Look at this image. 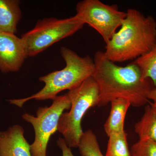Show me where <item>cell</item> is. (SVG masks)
I'll return each instance as SVG.
<instances>
[{
  "instance_id": "cell-1",
  "label": "cell",
  "mask_w": 156,
  "mask_h": 156,
  "mask_svg": "<svg viewBox=\"0 0 156 156\" xmlns=\"http://www.w3.org/2000/svg\"><path fill=\"white\" fill-rule=\"evenodd\" d=\"M93 60L95 69L92 76L99 92L97 106H105L118 98L127 99L135 107L148 102V95L154 86L150 79L142 80L139 69L132 62L119 66L100 51L95 53Z\"/></svg>"
},
{
  "instance_id": "cell-2",
  "label": "cell",
  "mask_w": 156,
  "mask_h": 156,
  "mask_svg": "<svg viewBox=\"0 0 156 156\" xmlns=\"http://www.w3.org/2000/svg\"><path fill=\"white\" fill-rule=\"evenodd\" d=\"M156 45V21L134 9H128L119 31L106 44L104 52L114 62L135 60Z\"/></svg>"
},
{
  "instance_id": "cell-3",
  "label": "cell",
  "mask_w": 156,
  "mask_h": 156,
  "mask_svg": "<svg viewBox=\"0 0 156 156\" xmlns=\"http://www.w3.org/2000/svg\"><path fill=\"white\" fill-rule=\"evenodd\" d=\"M60 53L66 64L63 69L39 78V80L44 83L45 85L38 92L25 98L10 99L9 103L21 108L27 101L32 99L53 100L59 92L76 88L93 75L95 63L90 56L82 57L69 48L63 47H61Z\"/></svg>"
},
{
  "instance_id": "cell-4",
  "label": "cell",
  "mask_w": 156,
  "mask_h": 156,
  "mask_svg": "<svg viewBox=\"0 0 156 156\" xmlns=\"http://www.w3.org/2000/svg\"><path fill=\"white\" fill-rule=\"evenodd\" d=\"M67 93L71 106L69 112H63L61 115L57 131L62 134L69 147L78 148L84 132L81 122L89 109L97 106L99 89L94 78L91 76Z\"/></svg>"
},
{
  "instance_id": "cell-5",
  "label": "cell",
  "mask_w": 156,
  "mask_h": 156,
  "mask_svg": "<svg viewBox=\"0 0 156 156\" xmlns=\"http://www.w3.org/2000/svg\"><path fill=\"white\" fill-rule=\"evenodd\" d=\"M85 23L76 15L66 19L44 18L21 37L27 56L33 57L62 39L71 36Z\"/></svg>"
},
{
  "instance_id": "cell-6",
  "label": "cell",
  "mask_w": 156,
  "mask_h": 156,
  "mask_svg": "<svg viewBox=\"0 0 156 156\" xmlns=\"http://www.w3.org/2000/svg\"><path fill=\"white\" fill-rule=\"evenodd\" d=\"M71 106L70 98L67 93L56 96L50 106L39 107L36 116L27 113L23 115V119L30 123L34 131V140L30 145L32 156H47L50 137L57 131L61 115Z\"/></svg>"
},
{
  "instance_id": "cell-7",
  "label": "cell",
  "mask_w": 156,
  "mask_h": 156,
  "mask_svg": "<svg viewBox=\"0 0 156 156\" xmlns=\"http://www.w3.org/2000/svg\"><path fill=\"white\" fill-rule=\"evenodd\" d=\"M76 16L94 29L105 44L122 25L126 12L120 11L115 5H108L99 0H84L76 6Z\"/></svg>"
},
{
  "instance_id": "cell-8",
  "label": "cell",
  "mask_w": 156,
  "mask_h": 156,
  "mask_svg": "<svg viewBox=\"0 0 156 156\" xmlns=\"http://www.w3.org/2000/svg\"><path fill=\"white\" fill-rule=\"evenodd\" d=\"M28 57L21 38L0 33V70L4 73L19 71Z\"/></svg>"
},
{
  "instance_id": "cell-9",
  "label": "cell",
  "mask_w": 156,
  "mask_h": 156,
  "mask_svg": "<svg viewBox=\"0 0 156 156\" xmlns=\"http://www.w3.org/2000/svg\"><path fill=\"white\" fill-rule=\"evenodd\" d=\"M22 126L15 125L0 131V156H32Z\"/></svg>"
},
{
  "instance_id": "cell-10",
  "label": "cell",
  "mask_w": 156,
  "mask_h": 156,
  "mask_svg": "<svg viewBox=\"0 0 156 156\" xmlns=\"http://www.w3.org/2000/svg\"><path fill=\"white\" fill-rule=\"evenodd\" d=\"M18 0H0V33L15 34L22 17Z\"/></svg>"
},
{
  "instance_id": "cell-11",
  "label": "cell",
  "mask_w": 156,
  "mask_h": 156,
  "mask_svg": "<svg viewBox=\"0 0 156 156\" xmlns=\"http://www.w3.org/2000/svg\"><path fill=\"white\" fill-rule=\"evenodd\" d=\"M110 103V112L104 126L108 136L113 133L125 131L124 123L126 113L131 105L129 101L123 98L114 99Z\"/></svg>"
},
{
  "instance_id": "cell-12",
  "label": "cell",
  "mask_w": 156,
  "mask_h": 156,
  "mask_svg": "<svg viewBox=\"0 0 156 156\" xmlns=\"http://www.w3.org/2000/svg\"><path fill=\"white\" fill-rule=\"evenodd\" d=\"M134 131L139 139L156 141V112L150 105L145 107L144 113L134 126Z\"/></svg>"
},
{
  "instance_id": "cell-13",
  "label": "cell",
  "mask_w": 156,
  "mask_h": 156,
  "mask_svg": "<svg viewBox=\"0 0 156 156\" xmlns=\"http://www.w3.org/2000/svg\"><path fill=\"white\" fill-rule=\"evenodd\" d=\"M139 69L143 80L150 79L156 87V45L132 62Z\"/></svg>"
},
{
  "instance_id": "cell-14",
  "label": "cell",
  "mask_w": 156,
  "mask_h": 156,
  "mask_svg": "<svg viewBox=\"0 0 156 156\" xmlns=\"http://www.w3.org/2000/svg\"><path fill=\"white\" fill-rule=\"evenodd\" d=\"M108 137L105 156H131L125 131L113 133Z\"/></svg>"
},
{
  "instance_id": "cell-15",
  "label": "cell",
  "mask_w": 156,
  "mask_h": 156,
  "mask_svg": "<svg viewBox=\"0 0 156 156\" xmlns=\"http://www.w3.org/2000/svg\"><path fill=\"white\" fill-rule=\"evenodd\" d=\"M78 148L81 156H104L101 151L96 135L91 130L84 131Z\"/></svg>"
},
{
  "instance_id": "cell-16",
  "label": "cell",
  "mask_w": 156,
  "mask_h": 156,
  "mask_svg": "<svg viewBox=\"0 0 156 156\" xmlns=\"http://www.w3.org/2000/svg\"><path fill=\"white\" fill-rule=\"evenodd\" d=\"M131 156H156V141L139 139L131 147Z\"/></svg>"
},
{
  "instance_id": "cell-17",
  "label": "cell",
  "mask_w": 156,
  "mask_h": 156,
  "mask_svg": "<svg viewBox=\"0 0 156 156\" xmlns=\"http://www.w3.org/2000/svg\"><path fill=\"white\" fill-rule=\"evenodd\" d=\"M57 144L62 151V156H74L72 152L71 148L67 145L64 138H58Z\"/></svg>"
},
{
  "instance_id": "cell-18",
  "label": "cell",
  "mask_w": 156,
  "mask_h": 156,
  "mask_svg": "<svg viewBox=\"0 0 156 156\" xmlns=\"http://www.w3.org/2000/svg\"><path fill=\"white\" fill-rule=\"evenodd\" d=\"M149 100L150 99L153 101V103L156 104V87L153 89L150 92L148 95Z\"/></svg>"
},
{
  "instance_id": "cell-19",
  "label": "cell",
  "mask_w": 156,
  "mask_h": 156,
  "mask_svg": "<svg viewBox=\"0 0 156 156\" xmlns=\"http://www.w3.org/2000/svg\"><path fill=\"white\" fill-rule=\"evenodd\" d=\"M150 105L154 109V110L156 112V104L153 103H150Z\"/></svg>"
}]
</instances>
